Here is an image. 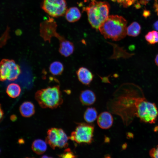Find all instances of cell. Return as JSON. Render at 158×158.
<instances>
[{
	"instance_id": "e0dca14e",
	"label": "cell",
	"mask_w": 158,
	"mask_h": 158,
	"mask_svg": "<svg viewBox=\"0 0 158 158\" xmlns=\"http://www.w3.org/2000/svg\"><path fill=\"white\" fill-rule=\"evenodd\" d=\"M21 92L20 85L17 83H12L9 84L6 89L8 95L12 98H16L19 96Z\"/></svg>"
},
{
	"instance_id": "30bf717a",
	"label": "cell",
	"mask_w": 158,
	"mask_h": 158,
	"mask_svg": "<svg viewBox=\"0 0 158 158\" xmlns=\"http://www.w3.org/2000/svg\"><path fill=\"white\" fill-rule=\"evenodd\" d=\"M76 73L79 81L84 85H89L93 80V74L85 67L79 68L76 71Z\"/></svg>"
},
{
	"instance_id": "8fae6325",
	"label": "cell",
	"mask_w": 158,
	"mask_h": 158,
	"mask_svg": "<svg viewBox=\"0 0 158 158\" xmlns=\"http://www.w3.org/2000/svg\"><path fill=\"white\" fill-rule=\"evenodd\" d=\"M113 123V116L109 112H102L97 117V123L102 129H106L110 128L112 126Z\"/></svg>"
},
{
	"instance_id": "4fadbf2b",
	"label": "cell",
	"mask_w": 158,
	"mask_h": 158,
	"mask_svg": "<svg viewBox=\"0 0 158 158\" xmlns=\"http://www.w3.org/2000/svg\"><path fill=\"white\" fill-rule=\"evenodd\" d=\"M79 99L83 105L90 106L93 104L96 100L95 93L92 90L86 89L82 91L80 95Z\"/></svg>"
},
{
	"instance_id": "9a60e30c",
	"label": "cell",
	"mask_w": 158,
	"mask_h": 158,
	"mask_svg": "<svg viewBox=\"0 0 158 158\" xmlns=\"http://www.w3.org/2000/svg\"><path fill=\"white\" fill-rule=\"evenodd\" d=\"M65 15L66 20L70 23L77 21L81 17L80 11L76 7H72L67 8Z\"/></svg>"
},
{
	"instance_id": "7402d4cb",
	"label": "cell",
	"mask_w": 158,
	"mask_h": 158,
	"mask_svg": "<svg viewBox=\"0 0 158 158\" xmlns=\"http://www.w3.org/2000/svg\"><path fill=\"white\" fill-rule=\"evenodd\" d=\"M60 157L62 158H75L76 157L74 153L69 148L65 149L64 152L59 155Z\"/></svg>"
},
{
	"instance_id": "3957f363",
	"label": "cell",
	"mask_w": 158,
	"mask_h": 158,
	"mask_svg": "<svg viewBox=\"0 0 158 158\" xmlns=\"http://www.w3.org/2000/svg\"><path fill=\"white\" fill-rule=\"evenodd\" d=\"M109 9L107 2L95 0H93L85 8L88 21L93 28L98 30L99 26L108 16Z\"/></svg>"
},
{
	"instance_id": "2e32d148",
	"label": "cell",
	"mask_w": 158,
	"mask_h": 158,
	"mask_svg": "<svg viewBox=\"0 0 158 158\" xmlns=\"http://www.w3.org/2000/svg\"><path fill=\"white\" fill-rule=\"evenodd\" d=\"M46 142L42 140L38 139L35 140L32 142V149L33 152L37 154H42L47 149Z\"/></svg>"
},
{
	"instance_id": "ffe728a7",
	"label": "cell",
	"mask_w": 158,
	"mask_h": 158,
	"mask_svg": "<svg viewBox=\"0 0 158 158\" xmlns=\"http://www.w3.org/2000/svg\"><path fill=\"white\" fill-rule=\"evenodd\" d=\"M141 27L138 22H134L129 25L127 28V34L128 36L135 37L140 33Z\"/></svg>"
},
{
	"instance_id": "484cf974",
	"label": "cell",
	"mask_w": 158,
	"mask_h": 158,
	"mask_svg": "<svg viewBox=\"0 0 158 158\" xmlns=\"http://www.w3.org/2000/svg\"><path fill=\"white\" fill-rule=\"evenodd\" d=\"M153 8L157 15L158 16V2L157 0H154L153 4Z\"/></svg>"
},
{
	"instance_id": "e575fe53",
	"label": "cell",
	"mask_w": 158,
	"mask_h": 158,
	"mask_svg": "<svg viewBox=\"0 0 158 158\" xmlns=\"http://www.w3.org/2000/svg\"><path fill=\"white\" fill-rule=\"evenodd\" d=\"M0 152H1V150H0Z\"/></svg>"
},
{
	"instance_id": "4316f807",
	"label": "cell",
	"mask_w": 158,
	"mask_h": 158,
	"mask_svg": "<svg viewBox=\"0 0 158 158\" xmlns=\"http://www.w3.org/2000/svg\"><path fill=\"white\" fill-rule=\"evenodd\" d=\"M4 113L2 108L1 105L0 104V121L3 118L4 116Z\"/></svg>"
},
{
	"instance_id": "44dd1931",
	"label": "cell",
	"mask_w": 158,
	"mask_h": 158,
	"mask_svg": "<svg viewBox=\"0 0 158 158\" xmlns=\"http://www.w3.org/2000/svg\"><path fill=\"white\" fill-rule=\"evenodd\" d=\"M145 38L148 43L154 44L158 42V32L153 30L148 32L145 36Z\"/></svg>"
},
{
	"instance_id": "f1b7e54d",
	"label": "cell",
	"mask_w": 158,
	"mask_h": 158,
	"mask_svg": "<svg viewBox=\"0 0 158 158\" xmlns=\"http://www.w3.org/2000/svg\"><path fill=\"white\" fill-rule=\"evenodd\" d=\"M153 28L155 30L158 31V20L154 23Z\"/></svg>"
},
{
	"instance_id": "5bb4252c",
	"label": "cell",
	"mask_w": 158,
	"mask_h": 158,
	"mask_svg": "<svg viewBox=\"0 0 158 158\" xmlns=\"http://www.w3.org/2000/svg\"><path fill=\"white\" fill-rule=\"evenodd\" d=\"M19 111L22 116L25 117H30L35 113V106L30 102H25L20 105Z\"/></svg>"
},
{
	"instance_id": "d6986e66",
	"label": "cell",
	"mask_w": 158,
	"mask_h": 158,
	"mask_svg": "<svg viewBox=\"0 0 158 158\" xmlns=\"http://www.w3.org/2000/svg\"><path fill=\"white\" fill-rule=\"evenodd\" d=\"M83 117L87 123L93 122L97 117V112L96 109L92 107L87 108L84 112Z\"/></svg>"
},
{
	"instance_id": "7c38bea8",
	"label": "cell",
	"mask_w": 158,
	"mask_h": 158,
	"mask_svg": "<svg viewBox=\"0 0 158 158\" xmlns=\"http://www.w3.org/2000/svg\"><path fill=\"white\" fill-rule=\"evenodd\" d=\"M59 42V51L61 55L65 57H68L73 53L75 47L73 42L66 40L64 37Z\"/></svg>"
},
{
	"instance_id": "ba28073f",
	"label": "cell",
	"mask_w": 158,
	"mask_h": 158,
	"mask_svg": "<svg viewBox=\"0 0 158 158\" xmlns=\"http://www.w3.org/2000/svg\"><path fill=\"white\" fill-rule=\"evenodd\" d=\"M68 139L62 129L52 128L47 131L46 142L53 149L56 147L65 148L68 146Z\"/></svg>"
},
{
	"instance_id": "d4e9b609",
	"label": "cell",
	"mask_w": 158,
	"mask_h": 158,
	"mask_svg": "<svg viewBox=\"0 0 158 158\" xmlns=\"http://www.w3.org/2000/svg\"><path fill=\"white\" fill-rule=\"evenodd\" d=\"M150 11L146 9H144L142 13V16L145 18H147L151 15Z\"/></svg>"
},
{
	"instance_id": "f546056e",
	"label": "cell",
	"mask_w": 158,
	"mask_h": 158,
	"mask_svg": "<svg viewBox=\"0 0 158 158\" xmlns=\"http://www.w3.org/2000/svg\"><path fill=\"white\" fill-rule=\"evenodd\" d=\"M134 7L136 9H139L141 8V6L139 2H137L135 4Z\"/></svg>"
},
{
	"instance_id": "52a82bcc",
	"label": "cell",
	"mask_w": 158,
	"mask_h": 158,
	"mask_svg": "<svg viewBox=\"0 0 158 158\" xmlns=\"http://www.w3.org/2000/svg\"><path fill=\"white\" fill-rule=\"evenodd\" d=\"M41 7L45 12L53 18L63 16L67 9L66 0H43Z\"/></svg>"
},
{
	"instance_id": "ac0fdd59",
	"label": "cell",
	"mask_w": 158,
	"mask_h": 158,
	"mask_svg": "<svg viewBox=\"0 0 158 158\" xmlns=\"http://www.w3.org/2000/svg\"><path fill=\"white\" fill-rule=\"evenodd\" d=\"M64 70V66L62 63L56 61L51 63L49 67L50 72L52 75L55 76L60 75Z\"/></svg>"
},
{
	"instance_id": "836d02e7",
	"label": "cell",
	"mask_w": 158,
	"mask_h": 158,
	"mask_svg": "<svg viewBox=\"0 0 158 158\" xmlns=\"http://www.w3.org/2000/svg\"><path fill=\"white\" fill-rule=\"evenodd\" d=\"M147 0V1H149V0Z\"/></svg>"
},
{
	"instance_id": "83f0119b",
	"label": "cell",
	"mask_w": 158,
	"mask_h": 158,
	"mask_svg": "<svg viewBox=\"0 0 158 158\" xmlns=\"http://www.w3.org/2000/svg\"><path fill=\"white\" fill-rule=\"evenodd\" d=\"M139 2L142 5L146 6L149 2L148 1L146 0H140Z\"/></svg>"
},
{
	"instance_id": "7a4b0ae2",
	"label": "cell",
	"mask_w": 158,
	"mask_h": 158,
	"mask_svg": "<svg viewBox=\"0 0 158 158\" xmlns=\"http://www.w3.org/2000/svg\"><path fill=\"white\" fill-rule=\"evenodd\" d=\"M35 98L42 108L55 109L61 105L63 102L59 85H55L38 90Z\"/></svg>"
},
{
	"instance_id": "277c9868",
	"label": "cell",
	"mask_w": 158,
	"mask_h": 158,
	"mask_svg": "<svg viewBox=\"0 0 158 158\" xmlns=\"http://www.w3.org/2000/svg\"><path fill=\"white\" fill-rule=\"evenodd\" d=\"M135 116L142 121L150 124L154 123L158 115L156 104L151 102L144 97L138 96L135 102Z\"/></svg>"
},
{
	"instance_id": "9c48e42d",
	"label": "cell",
	"mask_w": 158,
	"mask_h": 158,
	"mask_svg": "<svg viewBox=\"0 0 158 158\" xmlns=\"http://www.w3.org/2000/svg\"><path fill=\"white\" fill-rule=\"evenodd\" d=\"M57 26L54 20L50 17L41 23L40 35L45 41L50 43L52 37H55L58 39L60 37L61 35L56 31Z\"/></svg>"
},
{
	"instance_id": "cb8c5ba5",
	"label": "cell",
	"mask_w": 158,
	"mask_h": 158,
	"mask_svg": "<svg viewBox=\"0 0 158 158\" xmlns=\"http://www.w3.org/2000/svg\"><path fill=\"white\" fill-rule=\"evenodd\" d=\"M114 1H117L118 2L123 4V6L125 7H127L128 4L129 2L133 0H113Z\"/></svg>"
},
{
	"instance_id": "603a6c76",
	"label": "cell",
	"mask_w": 158,
	"mask_h": 158,
	"mask_svg": "<svg viewBox=\"0 0 158 158\" xmlns=\"http://www.w3.org/2000/svg\"><path fill=\"white\" fill-rule=\"evenodd\" d=\"M149 155L151 157L158 158V145L150 150Z\"/></svg>"
},
{
	"instance_id": "4dcf8cb0",
	"label": "cell",
	"mask_w": 158,
	"mask_h": 158,
	"mask_svg": "<svg viewBox=\"0 0 158 158\" xmlns=\"http://www.w3.org/2000/svg\"><path fill=\"white\" fill-rule=\"evenodd\" d=\"M10 118L11 120L13 121L16 120L17 118L16 116H15V115H13L11 116Z\"/></svg>"
},
{
	"instance_id": "5b68a950",
	"label": "cell",
	"mask_w": 158,
	"mask_h": 158,
	"mask_svg": "<svg viewBox=\"0 0 158 158\" xmlns=\"http://www.w3.org/2000/svg\"><path fill=\"white\" fill-rule=\"evenodd\" d=\"M94 130L92 125L79 123L75 130L71 133L69 138L77 143L90 144L93 139Z\"/></svg>"
},
{
	"instance_id": "d6a6232c",
	"label": "cell",
	"mask_w": 158,
	"mask_h": 158,
	"mask_svg": "<svg viewBox=\"0 0 158 158\" xmlns=\"http://www.w3.org/2000/svg\"><path fill=\"white\" fill-rule=\"evenodd\" d=\"M42 158H49L51 157H49L47 156V155H44L42 157Z\"/></svg>"
},
{
	"instance_id": "6da1fadb",
	"label": "cell",
	"mask_w": 158,
	"mask_h": 158,
	"mask_svg": "<svg viewBox=\"0 0 158 158\" xmlns=\"http://www.w3.org/2000/svg\"><path fill=\"white\" fill-rule=\"evenodd\" d=\"M127 23L126 19L121 16L110 15L100 25L98 30L105 38L119 41L127 35Z\"/></svg>"
},
{
	"instance_id": "1f68e13d",
	"label": "cell",
	"mask_w": 158,
	"mask_h": 158,
	"mask_svg": "<svg viewBox=\"0 0 158 158\" xmlns=\"http://www.w3.org/2000/svg\"><path fill=\"white\" fill-rule=\"evenodd\" d=\"M155 62L156 65L158 66V54L157 55L155 58Z\"/></svg>"
},
{
	"instance_id": "8992f818",
	"label": "cell",
	"mask_w": 158,
	"mask_h": 158,
	"mask_svg": "<svg viewBox=\"0 0 158 158\" xmlns=\"http://www.w3.org/2000/svg\"><path fill=\"white\" fill-rule=\"evenodd\" d=\"M21 73L20 66L13 59H3L0 62V81H14Z\"/></svg>"
}]
</instances>
